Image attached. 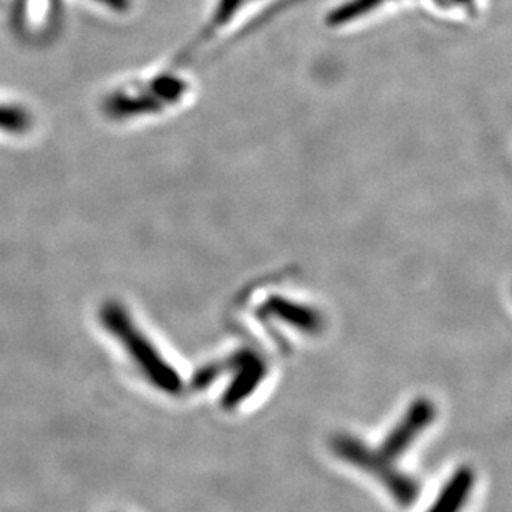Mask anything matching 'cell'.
I'll use <instances>...</instances> for the list:
<instances>
[{
  "label": "cell",
  "instance_id": "obj_1",
  "mask_svg": "<svg viewBox=\"0 0 512 512\" xmlns=\"http://www.w3.org/2000/svg\"><path fill=\"white\" fill-rule=\"evenodd\" d=\"M431 418H435V406L426 400L416 401L415 405L411 406L410 413L405 416V420L401 421L397 430L388 436L378 453H373L360 441L348 436H339L334 441V450L350 463L357 464L382 479L390 493L398 499V503L410 506L418 496V486L413 479L392 468V459L398 458L401 453L408 450L411 441L415 440L416 435L430 423Z\"/></svg>",
  "mask_w": 512,
  "mask_h": 512
},
{
  "label": "cell",
  "instance_id": "obj_2",
  "mask_svg": "<svg viewBox=\"0 0 512 512\" xmlns=\"http://www.w3.org/2000/svg\"><path fill=\"white\" fill-rule=\"evenodd\" d=\"M100 320L108 332L115 335L130 352L131 358L155 387L168 393H178L181 390L183 383L176 370L161 358L160 352L140 332L130 314L120 304L108 302L103 305L100 309Z\"/></svg>",
  "mask_w": 512,
  "mask_h": 512
},
{
  "label": "cell",
  "instance_id": "obj_3",
  "mask_svg": "<svg viewBox=\"0 0 512 512\" xmlns=\"http://www.w3.org/2000/svg\"><path fill=\"white\" fill-rule=\"evenodd\" d=\"M184 83L176 78H158L146 88L145 93L131 95H113L107 103V110L113 116L138 115V113L158 112L165 105L183 97Z\"/></svg>",
  "mask_w": 512,
  "mask_h": 512
},
{
  "label": "cell",
  "instance_id": "obj_4",
  "mask_svg": "<svg viewBox=\"0 0 512 512\" xmlns=\"http://www.w3.org/2000/svg\"><path fill=\"white\" fill-rule=\"evenodd\" d=\"M239 358V377L236 382L232 383L231 388L226 392L224 397V405L232 406L249 397V393L257 387V383L261 382L264 377L266 368L262 365L261 360L251 353H242L237 355Z\"/></svg>",
  "mask_w": 512,
  "mask_h": 512
},
{
  "label": "cell",
  "instance_id": "obj_5",
  "mask_svg": "<svg viewBox=\"0 0 512 512\" xmlns=\"http://www.w3.org/2000/svg\"><path fill=\"white\" fill-rule=\"evenodd\" d=\"M266 310L279 317V319L299 327L300 330L309 332V334L319 332L320 327H322V319H320L317 312L307 309L304 305L292 304L289 300L287 302L282 299L269 300Z\"/></svg>",
  "mask_w": 512,
  "mask_h": 512
},
{
  "label": "cell",
  "instance_id": "obj_6",
  "mask_svg": "<svg viewBox=\"0 0 512 512\" xmlns=\"http://www.w3.org/2000/svg\"><path fill=\"white\" fill-rule=\"evenodd\" d=\"M473 483L474 474L468 468L461 469L455 474V478L451 479L450 484L443 489L435 506L428 512H459L468 499Z\"/></svg>",
  "mask_w": 512,
  "mask_h": 512
},
{
  "label": "cell",
  "instance_id": "obj_7",
  "mask_svg": "<svg viewBox=\"0 0 512 512\" xmlns=\"http://www.w3.org/2000/svg\"><path fill=\"white\" fill-rule=\"evenodd\" d=\"M32 118L24 108L14 105H0V131L9 135H22L29 131Z\"/></svg>",
  "mask_w": 512,
  "mask_h": 512
},
{
  "label": "cell",
  "instance_id": "obj_8",
  "mask_svg": "<svg viewBox=\"0 0 512 512\" xmlns=\"http://www.w3.org/2000/svg\"><path fill=\"white\" fill-rule=\"evenodd\" d=\"M98 4H103L105 7L116 10V12H125L130 7V0H95Z\"/></svg>",
  "mask_w": 512,
  "mask_h": 512
}]
</instances>
